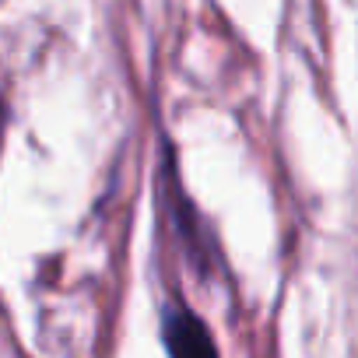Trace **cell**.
Segmentation results:
<instances>
[{"instance_id":"6da1fadb","label":"cell","mask_w":358,"mask_h":358,"mask_svg":"<svg viewBox=\"0 0 358 358\" xmlns=\"http://www.w3.org/2000/svg\"><path fill=\"white\" fill-rule=\"evenodd\" d=\"M165 348L172 355H215L218 344L211 341L208 327L194 313H172L165 323Z\"/></svg>"}]
</instances>
